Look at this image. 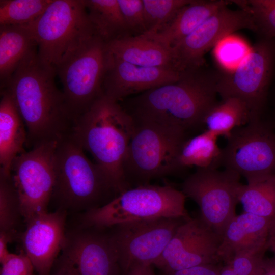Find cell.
<instances>
[{"label": "cell", "instance_id": "d590c367", "mask_svg": "<svg viewBox=\"0 0 275 275\" xmlns=\"http://www.w3.org/2000/svg\"><path fill=\"white\" fill-rule=\"evenodd\" d=\"M221 266L216 264H204L172 272L164 275H220Z\"/></svg>", "mask_w": 275, "mask_h": 275}, {"label": "cell", "instance_id": "30bf717a", "mask_svg": "<svg viewBox=\"0 0 275 275\" xmlns=\"http://www.w3.org/2000/svg\"><path fill=\"white\" fill-rule=\"evenodd\" d=\"M240 176L225 169H197L182 183L181 191L199 205L201 219L221 238L236 215L242 184Z\"/></svg>", "mask_w": 275, "mask_h": 275}, {"label": "cell", "instance_id": "74e56055", "mask_svg": "<svg viewBox=\"0 0 275 275\" xmlns=\"http://www.w3.org/2000/svg\"><path fill=\"white\" fill-rule=\"evenodd\" d=\"M18 236L17 231H0V262L2 263L11 254L8 250V245Z\"/></svg>", "mask_w": 275, "mask_h": 275}, {"label": "cell", "instance_id": "d6986e66", "mask_svg": "<svg viewBox=\"0 0 275 275\" xmlns=\"http://www.w3.org/2000/svg\"><path fill=\"white\" fill-rule=\"evenodd\" d=\"M271 219L245 212L236 215L222 236L217 253L219 261L226 263L242 253L265 252Z\"/></svg>", "mask_w": 275, "mask_h": 275}, {"label": "cell", "instance_id": "d6a6232c", "mask_svg": "<svg viewBox=\"0 0 275 275\" xmlns=\"http://www.w3.org/2000/svg\"><path fill=\"white\" fill-rule=\"evenodd\" d=\"M265 252L245 253L234 256L221 266L220 275H259Z\"/></svg>", "mask_w": 275, "mask_h": 275}, {"label": "cell", "instance_id": "1f68e13d", "mask_svg": "<svg viewBox=\"0 0 275 275\" xmlns=\"http://www.w3.org/2000/svg\"><path fill=\"white\" fill-rule=\"evenodd\" d=\"M246 43L236 36L229 35L214 47V56L224 72L235 69L250 52Z\"/></svg>", "mask_w": 275, "mask_h": 275}, {"label": "cell", "instance_id": "7c38bea8", "mask_svg": "<svg viewBox=\"0 0 275 275\" xmlns=\"http://www.w3.org/2000/svg\"><path fill=\"white\" fill-rule=\"evenodd\" d=\"M186 218L163 217L127 222L112 227L109 233L122 275L136 264L154 265Z\"/></svg>", "mask_w": 275, "mask_h": 275}, {"label": "cell", "instance_id": "52a82bcc", "mask_svg": "<svg viewBox=\"0 0 275 275\" xmlns=\"http://www.w3.org/2000/svg\"><path fill=\"white\" fill-rule=\"evenodd\" d=\"M185 198L181 190L170 185L148 184L133 187L103 205L85 211L81 225L103 230L130 222L187 217Z\"/></svg>", "mask_w": 275, "mask_h": 275}, {"label": "cell", "instance_id": "3957f363", "mask_svg": "<svg viewBox=\"0 0 275 275\" xmlns=\"http://www.w3.org/2000/svg\"><path fill=\"white\" fill-rule=\"evenodd\" d=\"M134 127L132 116L103 93L76 120L70 134L106 173L118 194L130 188L123 165Z\"/></svg>", "mask_w": 275, "mask_h": 275}, {"label": "cell", "instance_id": "5b68a950", "mask_svg": "<svg viewBox=\"0 0 275 275\" xmlns=\"http://www.w3.org/2000/svg\"><path fill=\"white\" fill-rule=\"evenodd\" d=\"M27 26L36 42L39 59L56 72L97 36L84 0H52Z\"/></svg>", "mask_w": 275, "mask_h": 275}, {"label": "cell", "instance_id": "9c48e42d", "mask_svg": "<svg viewBox=\"0 0 275 275\" xmlns=\"http://www.w3.org/2000/svg\"><path fill=\"white\" fill-rule=\"evenodd\" d=\"M106 61V43L96 36L57 69L74 122L103 93Z\"/></svg>", "mask_w": 275, "mask_h": 275}, {"label": "cell", "instance_id": "4fadbf2b", "mask_svg": "<svg viewBox=\"0 0 275 275\" xmlns=\"http://www.w3.org/2000/svg\"><path fill=\"white\" fill-rule=\"evenodd\" d=\"M222 149L221 165L247 182L275 173V135L260 118L233 130Z\"/></svg>", "mask_w": 275, "mask_h": 275}, {"label": "cell", "instance_id": "5bb4252c", "mask_svg": "<svg viewBox=\"0 0 275 275\" xmlns=\"http://www.w3.org/2000/svg\"><path fill=\"white\" fill-rule=\"evenodd\" d=\"M241 29L257 32L252 15L241 9L223 7L171 48L175 69L182 73L203 66L204 57L208 51Z\"/></svg>", "mask_w": 275, "mask_h": 275}, {"label": "cell", "instance_id": "cb8c5ba5", "mask_svg": "<svg viewBox=\"0 0 275 275\" xmlns=\"http://www.w3.org/2000/svg\"><path fill=\"white\" fill-rule=\"evenodd\" d=\"M251 120V114L245 103L236 97H228L209 109L202 125L217 137L228 139L233 130L246 125Z\"/></svg>", "mask_w": 275, "mask_h": 275}, {"label": "cell", "instance_id": "277c9868", "mask_svg": "<svg viewBox=\"0 0 275 275\" xmlns=\"http://www.w3.org/2000/svg\"><path fill=\"white\" fill-rule=\"evenodd\" d=\"M84 151L71 134L58 142L51 199L59 206L58 209L86 211L103 205L118 195L106 173Z\"/></svg>", "mask_w": 275, "mask_h": 275}, {"label": "cell", "instance_id": "4316f807", "mask_svg": "<svg viewBox=\"0 0 275 275\" xmlns=\"http://www.w3.org/2000/svg\"><path fill=\"white\" fill-rule=\"evenodd\" d=\"M241 186L239 202L244 212L261 217L275 216V173L264 175Z\"/></svg>", "mask_w": 275, "mask_h": 275}, {"label": "cell", "instance_id": "4dcf8cb0", "mask_svg": "<svg viewBox=\"0 0 275 275\" xmlns=\"http://www.w3.org/2000/svg\"><path fill=\"white\" fill-rule=\"evenodd\" d=\"M253 17L257 29L264 38L275 37V0L232 1Z\"/></svg>", "mask_w": 275, "mask_h": 275}, {"label": "cell", "instance_id": "83f0119b", "mask_svg": "<svg viewBox=\"0 0 275 275\" xmlns=\"http://www.w3.org/2000/svg\"><path fill=\"white\" fill-rule=\"evenodd\" d=\"M52 0H1L0 25H27L44 12Z\"/></svg>", "mask_w": 275, "mask_h": 275}, {"label": "cell", "instance_id": "44dd1931", "mask_svg": "<svg viewBox=\"0 0 275 275\" xmlns=\"http://www.w3.org/2000/svg\"><path fill=\"white\" fill-rule=\"evenodd\" d=\"M106 49L109 56L132 64L176 70L171 50L143 35L113 40L106 43Z\"/></svg>", "mask_w": 275, "mask_h": 275}, {"label": "cell", "instance_id": "6da1fadb", "mask_svg": "<svg viewBox=\"0 0 275 275\" xmlns=\"http://www.w3.org/2000/svg\"><path fill=\"white\" fill-rule=\"evenodd\" d=\"M56 71L43 63L37 47L21 60L2 90L12 97L24 123L26 144L31 147L59 141L71 134L74 125L62 91L55 83Z\"/></svg>", "mask_w": 275, "mask_h": 275}, {"label": "cell", "instance_id": "f1b7e54d", "mask_svg": "<svg viewBox=\"0 0 275 275\" xmlns=\"http://www.w3.org/2000/svg\"><path fill=\"white\" fill-rule=\"evenodd\" d=\"M192 0H143L147 32L152 35L165 27Z\"/></svg>", "mask_w": 275, "mask_h": 275}, {"label": "cell", "instance_id": "603a6c76", "mask_svg": "<svg viewBox=\"0 0 275 275\" xmlns=\"http://www.w3.org/2000/svg\"><path fill=\"white\" fill-rule=\"evenodd\" d=\"M37 47L27 25H0V79L1 88L8 83L18 65Z\"/></svg>", "mask_w": 275, "mask_h": 275}, {"label": "cell", "instance_id": "60d3db41", "mask_svg": "<svg viewBox=\"0 0 275 275\" xmlns=\"http://www.w3.org/2000/svg\"><path fill=\"white\" fill-rule=\"evenodd\" d=\"M267 248L274 253L275 257V216L272 218L270 221Z\"/></svg>", "mask_w": 275, "mask_h": 275}, {"label": "cell", "instance_id": "f546056e", "mask_svg": "<svg viewBox=\"0 0 275 275\" xmlns=\"http://www.w3.org/2000/svg\"><path fill=\"white\" fill-rule=\"evenodd\" d=\"M22 217L11 176L0 174V231H17Z\"/></svg>", "mask_w": 275, "mask_h": 275}, {"label": "cell", "instance_id": "f35d334b", "mask_svg": "<svg viewBox=\"0 0 275 275\" xmlns=\"http://www.w3.org/2000/svg\"><path fill=\"white\" fill-rule=\"evenodd\" d=\"M153 266L149 264H136L132 266L125 275H156Z\"/></svg>", "mask_w": 275, "mask_h": 275}, {"label": "cell", "instance_id": "e0dca14e", "mask_svg": "<svg viewBox=\"0 0 275 275\" xmlns=\"http://www.w3.org/2000/svg\"><path fill=\"white\" fill-rule=\"evenodd\" d=\"M82 228L67 234L62 253L75 264L80 275H122L110 233Z\"/></svg>", "mask_w": 275, "mask_h": 275}, {"label": "cell", "instance_id": "8d00e7d4", "mask_svg": "<svg viewBox=\"0 0 275 275\" xmlns=\"http://www.w3.org/2000/svg\"><path fill=\"white\" fill-rule=\"evenodd\" d=\"M54 263L56 269L49 275H80L73 262L63 253Z\"/></svg>", "mask_w": 275, "mask_h": 275}, {"label": "cell", "instance_id": "2e32d148", "mask_svg": "<svg viewBox=\"0 0 275 275\" xmlns=\"http://www.w3.org/2000/svg\"><path fill=\"white\" fill-rule=\"evenodd\" d=\"M66 210L58 209L36 215L25 223V229L20 235L23 253L38 275H49L66 245Z\"/></svg>", "mask_w": 275, "mask_h": 275}, {"label": "cell", "instance_id": "ba28073f", "mask_svg": "<svg viewBox=\"0 0 275 275\" xmlns=\"http://www.w3.org/2000/svg\"><path fill=\"white\" fill-rule=\"evenodd\" d=\"M59 141L37 144L13 161L11 176L25 223L48 212L54 185V156Z\"/></svg>", "mask_w": 275, "mask_h": 275}, {"label": "cell", "instance_id": "d4e9b609", "mask_svg": "<svg viewBox=\"0 0 275 275\" xmlns=\"http://www.w3.org/2000/svg\"><path fill=\"white\" fill-rule=\"evenodd\" d=\"M217 136L206 130L183 143L178 156L179 170L196 167L197 169H217L222 163V149Z\"/></svg>", "mask_w": 275, "mask_h": 275}, {"label": "cell", "instance_id": "836d02e7", "mask_svg": "<svg viewBox=\"0 0 275 275\" xmlns=\"http://www.w3.org/2000/svg\"><path fill=\"white\" fill-rule=\"evenodd\" d=\"M124 21L130 36L147 32L143 0H118Z\"/></svg>", "mask_w": 275, "mask_h": 275}, {"label": "cell", "instance_id": "8fae6325", "mask_svg": "<svg viewBox=\"0 0 275 275\" xmlns=\"http://www.w3.org/2000/svg\"><path fill=\"white\" fill-rule=\"evenodd\" d=\"M275 64V40L257 42L233 70L218 74L216 89L222 99L236 97L248 106L252 119L260 118Z\"/></svg>", "mask_w": 275, "mask_h": 275}, {"label": "cell", "instance_id": "ac0fdd59", "mask_svg": "<svg viewBox=\"0 0 275 275\" xmlns=\"http://www.w3.org/2000/svg\"><path fill=\"white\" fill-rule=\"evenodd\" d=\"M180 76L181 73L172 68L141 66L115 58L107 52L103 92L119 102L128 96L176 81Z\"/></svg>", "mask_w": 275, "mask_h": 275}, {"label": "cell", "instance_id": "e575fe53", "mask_svg": "<svg viewBox=\"0 0 275 275\" xmlns=\"http://www.w3.org/2000/svg\"><path fill=\"white\" fill-rule=\"evenodd\" d=\"M1 264L0 275H35L34 266L23 253H11Z\"/></svg>", "mask_w": 275, "mask_h": 275}, {"label": "cell", "instance_id": "ab89813d", "mask_svg": "<svg viewBox=\"0 0 275 275\" xmlns=\"http://www.w3.org/2000/svg\"><path fill=\"white\" fill-rule=\"evenodd\" d=\"M259 275H275V257L264 259Z\"/></svg>", "mask_w": 275, "mask_h": 275}, {"label": "cell", "instance_id": "ffe728a7", "mask_svg": "<svg viewBox=\"0 0 275 275\" xmlns=\"http://www.w3.org/2000/svg\"><path fill=\"white\" fill-rule=\"evenodd\" d=\"M231 3L232 1L192 0L160 31L143 35L171 49L217 11Z\"/></svg>", "mask_w": 275, "mask_h": 275}, {"label": "cell", "instance_id": "484cf974", "mask_svg": "<svg viewBox=\"0 0 275 275\" xmlns=\"http://www.w3.org/2000/svg\"><path fill=\"white\" fill-rule=\"evenodd\" d=\"M84 2L96 34L104 42L130 36L118 0H84Z\"/></svg>", "mask_w": 275, "mask_h": 275}, {"label": "cell", "instance_id": "8992f818", "mask_svg": "<svg viewBox=\"0 0 275 275\" xmlns=\"http://www.w3.org/2000/svg\"><path fill=\"white\" fill-rule=\"evenodd\" d=\"M133 118L134 130L123 165L129 187L150 184L154 179L179 171L178 156L186 140V131L154 121Z\"/></svg>", "mask_w": 275, "mask_h": 275}, {"label": "cell", "instance_id": "9a60e30c", "mask_svg": "<svg viewBox=\"0 0 275 275\" xmlns=\"http://www.w3.org/2000/svg\"><path fill=\"white\" fill-rule=\"evenodd\" d=\"M221 238L201 218L186 217L154 263L164 274L204 264H216Z\"/></svg>", "mask_w": 275, "mask_h": 275}, {"label": "cell", "instance_id": "7402d4cb", "mask_svg": "<svg viewBox=\"0 0 275 275\" xmlns=\"http://www.w3.org/2000/svg\"><path fill=\"white\" fill-rule=\"evenodd\" d=\"M27 132L24 123L10 94L1 91L0 101V174L11 175L14 159L25 151Z\"/></svg>", "mask_w": 275, "mask_h": 275}, {"label": "cell", "instance_id": "7a4b0ae2", "mask_svg": "<svg viewBox=\"0 0 275 275\" xmlns=\"http://www.w3.org/2000/svg\"><path fill=\"white\" fill-rule=\"evenodd\" d=\"M218 74L203 66L181 73L176 81L146 91L131 98L124 108L133 117L185 130L202 125L217 103Z\"/></svg>", "mask_w": 275, "mask_h": 275}]
</instances>
